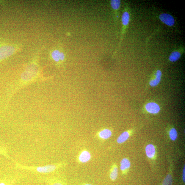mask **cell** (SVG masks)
<instances>
[{"label": "cell", "mask_w": 185, "mask_h": 185, "mask_svg": "<svg viewBox=\"0 0 185 185\" xmlns=\"http://www.w3.org/2000/svg\"><path fill=\"white\" fill-rule=\"evenodd\" d=\"M159 19L162 23L168 26H173L175 24L174 18L172 15L168 13H162L159 15Z\"/></svg>", "instance_id": "obj_4"}, {"label": "cell", "mask_w": 185, "mask_h": 185, "mask_svg": "<svg viewBox=\"0 0 185 185\" xmlns=\"http://www.w3.org/2000/svg\"><path fill=\"white\" fill-rule=\"evenodd\" d=\"M162 73L160 70H157L156 73L155 78L154 79L151 80L150 82L151 86L155 87L158 84L161 80Z\"/></svg>", "instance_id": "obj_12"}, {"label": "cell", "mask_w": 185, "mask_h": 185, "mask_svg": "<svg viewBox=\"0 0 185 185\" xmlns=\"http://www.w3.org/2000/svg\"><path fill=\"white\" fill-rule=\"evenodd\" d=\"M16 51L15 47L12 46H5L0 47V60L10 57Z\"/></svg>", "instance_id": "obj_2"}, {"label": "cell", "mask_w": 185, "mask_h": 185, "mask_svg": "<svg viewBox=\"0 0 185 185\" xmlns=\"http://www.w3.org/2000/svg\"><path fill=\"white\" fill-rule=\"evenodd\" d=\"M185 167L184 166L183 171L182 174V178L184 182H185Z\"/></svg>", "instance_id": "obj_19"}, {"label": "cell", "mask_w": 185, "mask_h": 185, "mask_svg": "<svg viewBox=\"0 0 185 185\" xmlns=\"http://www.w3.org/2000/svg\"><path fill=\"white\" fill-rule=\"evenodd\" d=\"M130 20V15L129 13L128 12L127 10H125L124 11L121 17V21L122 23L123 28L122 30L120 42L118 48L117 49V50L115 51L114 53V55H115V54L118 51L120 48L121 43L122 41L124 34H125V33L126 29L128 26V24H129Z\"/></svg>", "instance_id": "obj_1"}, {"label": "cell", "mask_w": 185, "mask_h": 185, "mask_svg": "<svg viewBox=\"0 0 185 185\" xmlns=\"http://www.w3.org/2000/svg\"><path fill=\"white\" fill-rule=\"evenodd\" d=\"M110 6L113 10L116 19L118 18V12L121 5V1L120 0H111L110 1Z\"/></svg>", "instance_id": "obj_8"}, {"label": "cell", "mask_w": 185, "mask_h": 185, "mask_svg": "<svg viewBox=\"0 0 185 185\" xmlns=\"http://www.w3.org/2000/svg\"><path fill=\"white\" fill-rule=\"evenodd\" d=\"M53 185H62V184L59 183H56L54 184Z\"/></svg>", "instance_id": "obj_20"}, {"label": "cell", "mask_w": 185, "mask_h": 185, "mask_svg": "<svg viewBox=\"0 0 185 185\" xmlns=\"http://www.w3.org/2000/svg\"><path fill=\"white\" fill-rule=\"evenodd\" d=\"M170 137L172 141H175L178 137V133L176 130L174 128H171L170 131Z\"/></svg>", "instance_id": "obj_17"}, {"label": "cell", "mask_w": 185, "mask_h": 185, "mask_svg": "<svg viewBox=\"0 0 185 185\" xmlns=\"http://www.w3.org/2000/svg\"><path fill=\"white\" fill-rule=\"evenodd\" d=\"M181 56V53L179 51H175L171 53L169 59L170 62H174L179 60Z\"/></svg>", "instance_id": "obj_16"}, {"label": "cell", "mask_w": 185, "mask_h": 185, "mask_svg": "<svg viewBox=\"0 0 185 185\" xmlns=\"http://www.w3.org/2000/svg\"><path fill=\"white\" fill-rule=\"evenodd\" d=\"M51 57L56 62H63L65 59V54L58 49H55L52 52Z\"/></svg>", "instance_id": "obj_5"}, {"label": "cell", "mask_w": 185, "mask_h": 185, "mask_svg": "<svg viewBox=\"0 0 185 185\" xmlns=\"http://www.w3.org/2000/svg\"><path fill=\"white\" fill-rule=\"evenodd\" d=\"M84 185H92L91 184H85Z\"/></svg>", "instance_id": "obj_22"}, {"label": "cell", "mask_w": 185, "mask_h": 185, "mask_svg": "<svg viewBox=\"0 0 185 185\" xmlns=\"http://www.w3.org/2000/svg\"><path fill=\"white\" fill-rule=\"evenodd\" d=\"M56 168V167L55 165L50 164V165L38 167L37 168V171L40 173H49L55 170Z\"/></svg>", "instance_id": "obj_9"}, {"label": "cell", "mask_w": 185, "mask_h": 185, "mask_svg": "<svg viewBox=\"0 0 185 185\" xmlns=\"http://www.w3.org/2000/svg\"><path fill=\"white\" fill-rule=\"evenodd\" d=\"M98 135L100 139H106L111 137L112 132L110 130L106 128L98 132Z\"/></svg>", "instance_id": "obj_10"}, {"label": "cell", "mask_w": 185, "mask_h": 185, "mask_svg": "<svg viewBox=\"0 0 185 185\" xmlns=\"http://www.w3.org/2000/svg\"><path fill=\"white\" fill-rule=\"evenodd\" d=\"M0 185H6L5 184L3 183H0Z\"/></svg>", "instance_id": "obj_21"}, {"label": "cell", "mask_w": 185, "mask_h": 185, "mask_svg": "<svg viewBox=\"0 0 185 185\" xmlns=\"http://www.w3.org/2000/svg\"><path fill=\"white\" fill-rule=\"evenodd\" d=\"M129 134L128 132L125 131L121 134L117 139V142L119 144L125 142L129 138Z\"/></svg>", "instance_id": "obj_15"}, {"label": "cell", "mask_w": 185, "mask_h": 185, "mask_svg": "<svg viewBox=\"0 0 185 185\" xmlns=\"http://www.w3.org/2000/svg\"><path fill=\"white\" fill-rule=\"evenodd\" d=\"M172 177L169 174L164 178L162 185H172Z\"/></svg>", "instance_id": "obj_18"}, {"label": "cell", "mask_w": 185, "mask_h": 185, "mask_svg": "<svg viewBox=\"0 0 185 185\" xmlns=\"http://www.w3.org/2000/svg\"><path fill=\"white\" fill-rule=\"evenodd\" d=\"M145 152L147 156L149 158H153L155 154L156 150L155 146L153 144H148L146 146L145 148Z\"/></svg>", "instance_id": "obj_11"}, {"label": "cell", "mask_w": 185, "mask_h": 185, "mask_svg": "<svg viewBox=\"0 0 185 185\" xmlns=\"http://www.w3.org/2000/svg\"><path fill=\"white\" fill-rule=\"evenodd\" d=\"M130 166V162L128 159L124 158L121 160L120 162V169L123 172L129 169Z\"/></svg>", "instance_id": "obj_13"}, {"label": "cell", "mask_w": 185, "mask_h": 185, "mask_svg": "<svg viewBox=\"0 0 185 185\" xmlns=\"http://www.w3.org/2000/svg\"><path fill=\"white\" fill-rule=\"evenodd\" d=\"M145 108L148 112L153 114L158 113L160 110L159 106L157 104L153 102L148 103L146 105Z\"/></svg>", "instance_id": "obj_7"}, {"label": "cell", "mask_w": 185, "mask_h": 185, "mask_svg": "<svg viewBox=\"0 0 185 185\" xmlns=\"http://www.w3.org/2000/svg\"><path fill=\"white\" fill-rule=\"evenodd\" d=\"M118 170L116 164L113 165L110 174V179L113 181L116 180L118 177Z\"/></svg>", "instance_id": "obj_14"}, {"label": "cell", "mask_w": 185, "mask_h": 185, "mask_svg": "<svg viewBox=\"0 0 185 185\" xmlns=\"http://www.w3.org/2000/svg\"><path fill=\"white\" fill-rule=\"evenodd\" d=\"M37 72V68L35 66L32 65L22 74L21 77L24 80H30L31 78L34 77Z\"/></svg>", "instance_id": "obj_3"}, {"label": "cell", "mask_w": 185, "mask_h": 185, "mask_svg": "<svg viewBox=\"0 0 185 185\" xmlns=\"http://www.w3.org/2000/svg\"><path fill=\"white\" fill-rule=\"evenodd\" d=\"M91 158V153L88 150H83L79 155L78 160L81 163H84L89 162Z\"/></svg>", "instance_id": "obj_6"}]
</instances>
